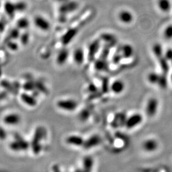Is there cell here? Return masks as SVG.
<instances>
[{
  "mask_svg": "<svg viewBox=\"0 0 172 172\" xmlns=\"http://www.w3.org/2000/svg\"><path fill=\"white\" fill-rule=\"evenodd\" d=\"M60 4L58 8L59 21L61 22H64L67 20V16L76 11L79 7L78 2L75 0H69Z\"/></svg>",
  "mask_w": 172,
  "mask_h": 172,
  "instance_id": "cell-1",
  "label": "cell"
},
{
  "mask_svg": "<svg viewBox=\"0 0 172 172\" xmlns=\"http://www.w3.org/2000/svg\"><path fill=\"white\" fill-rule=\"evenodd\" d=\"M45 134V130L42 127H38L35 130V134L32 139L31 146L33 152L36 154H38L41 151L40 142L44 139Z\"/></svg>",
  "mask_w": 172,
  "mask_h": 172,
  "instance_id": "cell-2",
  "label": "cell"
},
{
  "mask_svg": "<svg viewBox=\"0 0 172 172\" xmlns=\"http://www.w3.org/2000/svg\"><path fill=\"white\" fill-rule=\"evenodd\" d=\"M83 26V21L77 26L71 27L64 33L61 38V42L63 46H67L70 44L78 34L79 29Z\"/></svg>",
  "mask_w": 172,
  "mask_h": 172,
  "instance_id": "cell-3",
  "label": "cell"
},
{
  "mask_svg": "<svg viewBox=\"0 0 172 172\" xmlns=\"http://www.w3.org/2000/svg\"><path fill=\"white\" fill-rule=\"evenodd\" d=\"M57 106L61 110L72 112L75 111L78 108V104L75 100L71 99H61L57 102Z\"/></svg>",
  "mask_w": 172,
  "mask_h": 172,
  "instance_id": "cell-4",
  "label": "cell"
},
{
  "mask_svg": "<svg viewBox=\"0 0 172 172\" xmlns=\"http://www.w3.org/2000/svg\"><path fill=\"white\" fill-rule=\"evenodd\" d=\"M143 122V115L140 113H135L127 117L125 126L128 129H132L139 126Z\"/></svg>",
  "mask_w": 172,
  "mask_h": 172,
  "instance_id": "cell-5",
  "label": "cell"
},
{
  "mask_svg": "<svg viewBox=\"0 0 172 172\" xmlns=\"http://www.w3.org/2000/svg\"><path fill=\"white\" fill-rule=\"evenodd\" d=\"M159 107V101L155 98H150L146 102L145 112L148 117H154L157 114Z\"/></svg>",
  "mask_w": 172,
  "mask_h": 172,
  "instance_id": "cell-6",
  "label": "cell"
},
{
  "mask_svg": "<svg viewBox=\"0 0 172 172\" xmlns=\"http://www.w3.org/2000/svg\"><path fill=\"white\" fill-rule=\"evenodd\" d=\"M101 142L102 139L101 137L99 135L94 134L91 135L86 140H85V142L82 147L85 149H92L99 146Z\"/></svg>",
  "mask_w": 172,
  "mask_h": 172,
  "instance_id": "cell-7",
  "label": "cell"
},
{
  "mask_svg": "<svg viewBox=\"0 0 172 172\" xmlns=\"http://www.w3.org/2000/svg\"><path fill=\"white\" fill-rule=\"evenodd\" d=\"M34 23L38 29L43 31H48L51 27V25L48 20L42 16L38 15L34 18Z\"/></svg>",
  "mask_w": 172,
  "mask_h": 172,
  "instance_id": "cell-8",
  "label": "cell"
},
{
  "mask_svg": "<svg viewBox=\"0 0 172 172\" xmlns=\"http://www.w3.org/2000/svg\"><path fill=\"white\" fill-rule=\"evenodd\" d=\"M100 48V40L97 39L90 42L88 50V58L89 60H94L95 56L99 52Z\"/></svg>",
  "mask_w": 172,
  "mask_h": 172,
  "instance_id": "cell-9",
  "label": "cell"
},
{
  "mask_svg": "<svg viewBox=\"0 0 172 172\" xmlns=\"http://www.w3.org/2000/svg\"><path fill=\"white\" fill-rule=\"evenodd\" d=\"M159 146L157 140L150 138L145 140L142 144L143 150L148 153H152L156 151Z\"/></svg>",
  "mask_w": 172,
  "mask_h": 172,
  "instance_id": "cell-10",
  "label": "cell"
},
{
  "mask_svg": "<svg viewBox=\"0 0 172 172\" xmlns=\"http://www.w3.org/2000/svg\"><path fill=\"white\" fill-rule=\"evenodd\" d=\"M16 141L12 143L10 147L13 150L15 151H20L25 150L29 146V144L25 140H23L19 136L16 137Z\"/></svg>",
  "mask_w": 172,
  "mask_h": 172,
  "instance_id": "cell-11",
  "label": "cell"
},
{
  "mask_svg": "<svg viewBox=\"0 0 172 172\" xmlns=\"http://www.w3.org/2000/svg\"><path fill=\"white\" fill-rule=\"evenodd\" d=\"M85 140V139L81 136L77 135H71L66 138L65 142L70 146L81 147L83 146Z\"/></svg>",
  "mask_w": 172,
  "mask_h": 172,
  "instance_id": "cell-12",
  "label": "cell"
},
{
  "mask_svg": "<svg viewBox=\"0 0 172 172\" xmlns=\"http://www.w3.org/2000/svg\"><path fill=\"white\" fill-rule=\"evenodd\" d=\"M125 89V84L121 80H116L111 83L110 86V89L113 93L116 95H119L123 93Z\"/></svg>",
  "mask_w": 172,
  "mask_h": 172,
  "instance_id": "cell-13",
  "label": "cell"
},
{
  "mask_svg": "<svg viewBox=\"0 0 172 172\" xmlns=\"http://www.w3.org/2000/svg\"><path fill=\"white\" fill-rule=\"evenodd\" d=\"M118 18L121 23L129 24L133 21L134 16L131 12L126 10H123L119 13Z\"/></svg>",
  "mask_w": 172,
  "mask_h": 172,
  "instance_id": "cell-14",
  "label": "cell"
},
{
  "mask_svg": "<svg viewBox=\"0 0 172 172\" xmlns=\"http://www.w3.org/2000/svg\"><path fill=\"white\" fill-rule=\"evenodd\" d=\"M69 52L66 48H64L59 51L56 58V62L57 64L61 66L65 64L69 58Z\"/></svg>",
  "mask_w": 172,
  "mask_h": 172,
  "instance_id": "cell-15",
  "label": "cell"
},
{
  "mask_svg": "<svg viewBox=\"0 0 172 172\" xmlns=\"http://www.w3.org/2000/svg\"><path fill=\"white\" fill-rule=\"evenodd\" d=\"M73 58L76 64L82 65L85 60V53L83 49L81 47L77 48L73 52Z\"/></svg>",
  "mask_w": 172,
  "mask_h": 172,
  "instance_id": "cell-16",
  "label": "cell"
},
{
  "mask_svg": "<svg viewBox=\"0 0 172 172\" xmlns=\"http://www.w3.org/2000/svg\"><path fill=\"white\" fill-rule=\"evenodd\" d=\"M94 158L90 155L85 156L82 160V167L83 170L86 172H90L94 168Z\"/></svg>",
  "mask_w": 172,
  "mask_h": 172,
  "instance_id": "cell-17",
  "label": "cell"
},
{
  "mask_svg": "<svg viewBox=\"0 0 172 172\" xmlns=\"http://www.w3.org/2000/svg\"><path fill=\"white\" fill-rule=\"evenodd\" d=\"M121 56L124 58H130L134 55V48L130 44L123 45L121 47Z\"/></svg>",
  "mask_w": 172,
  "mask_h": 172,
  "instance_id": "cell-18",
  "label": "cell"
},
{
  "mask_svg": "<svg viewBox=\"0 0 172 172\" xmlns=\"http://www.w3.org/2000/svg\"><path fill=\"white\" fill-rule=\"evenodd\" d=\"M21 99L23 102L30 106H35L37 104V101L35 96L28 94L23 93L21 95Z\"/></svg>",
  "mask_w": 172,
  "mask_h": 172,
  "instance_id": "cell-19",
  "label": "cell"
},
{
  "mask_svg": "<svg viewBox=\"0 0 172 172\" xmlns=\"http://www.w3.org/2000/svg\"><path fill=\"white\" fill-rule=\"evenodd\" d=\"M158 61H159V66L161 67V69L162 70V73L168 75V74L169 73V71H170L169 61H168L164 56L161 58H159Z\"/></svg>",
  "mask_w": 172,
  "mask_h": 172,
  "instance_id": "cell-20",
  "label": "cell"
},
{
  "mask_svg": "<svg viewBox=\"0 0 172 172\" xmlns=\"http://www.w3.org/2000/svg\"><path fill=\"white\" fill-rule=\"evenodd\" d=\"M100 39L106 42L107 44L115 45L116 42V38L115 35L111 33L105 32L100 36Z\"/></svg>",
  "mask_w": 172,
  "mask_h": 172,
  "instance_id": "cell-21",
  "label": "cell"
},
{
  "mask_svg": "<svg viewBox=\"0 0 172 172\" xmlns=\"http://www.w3.org/2000/svg\"><path fill=\"white\" fill-rule=\"evenodd\" d=\"M157 85L162 90H165L168 88V79L167 77V74H165L163 73L160 74L159 78Z\"/></svg>",
  "mask_w": 172,
  "mask_h": 172,
  "instance_id": "cell-22",
  "label": "cell"
},
{
  "mask_svg": "<svg viewBox=\"0 0 172 172\" xmlns=\"http://www.w3.org/2000/svg\"><path fill=\"white\" fill-rule=\"evenodd\" d=\"M20 121V118L17 114H10L4 119L5 122L9 125L17 124Z\"/></svg>",
  "mask_w": 172,
  "mask_h": 172,
  "instance_id": "cell-23",
  "label": "cell"
},
{
  "mask_svg": "<svg viewBox=\"0 0 172 172\" xmlns=\"http://www.w3.org/2000/svg\"><path fill=\"white\" fill-rule=\"evenodd\" d=\"M4 7H5V10L6 11V13L7 14V15L11 18L14 17L15 12L16 11L15 4L12 3V2H7L5 4Z\"/></svg>",
  "mask_w": 172,
  "mask_h": 172,
  "instance_id": "cell-24",
  "label": "cell"
},
{
  "mask_svg": "<svg viewBox=\"0 0 172 172\" xmlns=\"http://www.w3.org/2000/svg\"><path fill=\"white\" fill-rule=\"evenodd\" d=\"M153 53L157 59L163 56V50L161 44H155L153 46Z\"/></svg>",
  "mask_w": 172,
  "mask_h": 172,
  "instance_id": "cell-25",
  "label": "cell"
},
{
  "mask_svg": "<svg viewBox=\"0 0 172 172\" xmlns=\"http://www.w3.org/2000/svg\"><path fill=\"white\" fill-rule=\"evenodd\" d=\"M160 74L155 72L149 73L147 76V80L150 84L152 85H157L158 80L159 78Z\"/></svg>",
  "mask_w": 172,
  "mask_h": 172,
  "instance_id": "cell-26",
  "label": "cell"
},
{
  "mask_svg": "<svg viewBox=\"0 0 172 172\" xmlns=\"http://www.w3.org/2000/svg\"><path fill=\"white\" fill-rule=\"evenodd\" d=\"M159 6L163 11H168L170 9V3L169 0H159Z\"/></svg>",
  "mask_w": 172,
  "mask_h": 172,
  "instance_id": "cell-27",
  "label": "cell"
},
{
  "mask_svg": "<svg viewBox=\"0 0 172 172\" xmlns=\"http://www.w3.org/2000/svg\"><path fill=\"white\" fill-rule=\"evenodd\" d=\"M29 21L25 18H21L18 20L17 22V26L19 29H26L29 27Z\"/></svg>",
  "mask_w": 172,
  "mask_h": 172,
  "instance_id": "cell-28",
  "label": "cell"
},
{
  "mask_svg": "<svg viewBox=\"0 0 172 172\" xmlns=\"http://www.w3.org/2000/svg\"><path fill=\"white\" fill-rule=\"evenodd\" d=\"M107 66V64L105 60H98L95 62V68L99 71L105 70Z\"/></svg>",
  "mask_w": 172,
  "mask_h": 172,
  "instance_id": "cell-29",
  "label": "cell"
},
{
  "mask_svg": "<svg viewBox=\"0 0 172 172\" xmlns=\"http://www.w3.org/2000/svg\"><path fill=\"white\" fill-rule=\"evenodd\" d=\"M1 85L6 89L7 90L9 91L11 93H15V88L9 82H7V80H3L1 82Z\"/></svg>",
  "mask_w": 172,
  "mask_h": 172,
  "instance_id": "cell-30",
  "label": "cell"
},
{
  "mask_svg": "<svg viewBox=\"0 0 172 172\" xmlns=\"http://www.w3.org/2000/svg\"><path fill=\"white\" fill-rule=\"evenodd\" d=\"M20 36V31L18 29H12L10 33L9 38L7 40V42L10 41V39H16Z\"/></svg>",
  "mask_w": 172,
  "mask_h": 172,
  "instance_id": "cell-31",
  "label": "cell"
},
{
  "mask_svg": "<svg viewBox=\"0 0 172 172\" xmlns=\"http://www.w3.org/2000/svg\"><path fill=\"white\" fill-rule=\"evenodd\" d=\"M16 11H23L27 9V4L24 2H19L15 3Z\"/></svg>",
  "mask_w": 172,
  "mask_h": 172,
  "instance_id": "cell-32",
  "label": "cell"
},
{
  "mask_svg": "<svg viewBox=\"0 0 172 172\" xmlns=\"http://www.w3.org/2000/svg\"><path fill=\"white\" fill-rule=\"evenodd\" d=\"M23 89L26 91H32L35 89V82H29L23 85Z\"/></svg>",
  "mask_w": 172,
  "mask_h": 172,
  "instance_id": "cell-33",
  "label": "cell"
},
{
  "mask_svg": "<svg viewBox=\"0 0 172 172\" xmlns=\"http://www.w3.org/2000/svg\"><path fill=\"white\" fill-rule=\"evenodd\" d=\"M30 38L29 34L28 32H25L21 36V41L23 45H26L29 42Z\"/></svg>",
  "mask_w": 172,
  "mask_h": 172,
  "instance_id": "cell-34",
  "label": "cell"
},
{
  "mask_svg": "<svg viewBox=\"0 0 172 172\" xmlns=\"http://www.w3.org/2000/svg\"><path fill=\"white\" fill-rule=\"evenodd\" d=\"M164 36L167 39L172 38V25H169L164 31Z\"/></svg>",
  "mask_w": 172,
  "mask_h": 172,
  "instance_id": "cell-35",
  "label": "cell"
},
{
  "mask_svg": "<svg viewBox=\"0 0 172 172\" xmlns=\"http://www.w3.org/2000/svg\"><path fill=\"white\" fill-rule=\"evenodd\" d=\"M35 88L38 89L39 90L41 91L44 93H46L47 92V89L44 86V85L41 84V82H35Z\"/></svg>",
  "mask_w": 172,
  "mask_h": 172,
  "instance_id": "cell-36",
  "label": "cell"
},
{
  "mask_svg": "<svg viewBox=\"0 0 172 172\" xmlns=\"http://www.w3.org/2000/svg\"><path fill=\"white\" fill-rule=\"evenodd\" d=\"M90 117V113L87 110H83L82 111L80 114V118L82 120L86 121L88 119V118Z\"/></svg>",
  "mask_w": 172,
  "mask_h": 172,
  "instance_id": "cell-37",
  "label": "cell"
},
{
  "mask_svg": "<svg viewBox=\"0 0 172 172\" xmlns=\"http://www.w3.org/2000/svg\"><path fill=\"white\" fill-rule=\"evenodd\" d=\"M164 56L168 61H170L172 60V49H169L164 54Z\"/></svg>",
  "mask_w": 172,
  "mask_h": 172,
  "instance_id": "cell-38",
  "label": "cell"
},
{
  "mask_svg": "<svg viewBox=\"0 0 172 172\" xmlns=\"http://www.w3.org/2000/svg\"><path fill=\"white\" fill-rule=\"evenodd\" d=\"M7 46L12 50H18V44H16L15 42H11V41H9V42H7Z\"/></svg>",
  "mask_w": 172,
  "mask_h": 172,
  "instance_id": "cell-39",
  "label": "cell"
},
{
  "mask_svg": "<svg viewBox=\"0 0 172 172\" xmlns=\"http://www.w3.org/2000/svg\"><path fill=\"white\" fill-rule=\"evenodd\" d=\"M88 89H89V91L90 92H92V93H96L97 90V88L96 86L95 85L92 84H90L89 86H88Z\"/></svg>",
  "mask_w": 172,
  "mask_h": 172,
  "instance_id": "cell-40",
  "label": "cell"
},
{
  "mask_svg": "<svg viewBox=\"0 0 172 172\" xmlns=\"http://www.w3.org/2000/svg\"><path fill=\"white\" fill-rule=\"evenodd\" d=\"M6 137V132L3 129L0 128V139H3Z\"/></svg>",
  "mask_w": 172,
  "mask_h": 172,
  "instance_id": "cell-41",
  "label": "cell"
},
{
  "mask_svg": "<svg viewBox=\"0 0 172 172\" xmlns=\"http://www.w3.org/2000/svg\"><path fill=\"white\" fill-rule=\"evenodd\" d=\"M5 28V23L2 21L0 22V32H2Z\"/></svg>",
  "mask_w": 172,
  "mask_h": 172,
  "instance_id": "cell-42",
  "label": "cell"
},
{
  "mask_svg": "<svg viewBox=\"0 0 172 172\" xmlns=\"http://www.w3.org/2000/svg\"><path fill=\"white\" fill-rule=\"evenodd\" d=\"M56 2H58L59 3H64L65 2H67V1H68L69 0H55Z\"/></svg>",
  "mask_w": 172,
  "mask_h": 172,
  "instance_id": "cell-43",
  "label": "cell"
},
{
  "mask_svg": "<svg viewBox=\"0 0 172 172\" xmlns=\"http://www.w3.org/2000/svg\"><path fill=\"white\" fill-rule=\"evenodd\" d=\"M170 79H171V82H172V75H171V77H170Z\"/></svg>",
  "mask_w": 172,
  "mask_h": 172,
  "instance_id": "cell-44",
  "label": "cell"
},
{
  "mask_svg": "<svg viewBox=\"0 0 172 172\" xmlns=\"http://www.w3.org/2000/svg\"><path fill=\"white\" fill-rule=\"evenodd\" d=\"M170 64H171V65H172V60H171V61H170Z\"/></svg>",
  "mask_w": 172,
  "mask_h": 172,
  "instance_id": "cell-45",
  "label": "cell"
}]
</instances>
